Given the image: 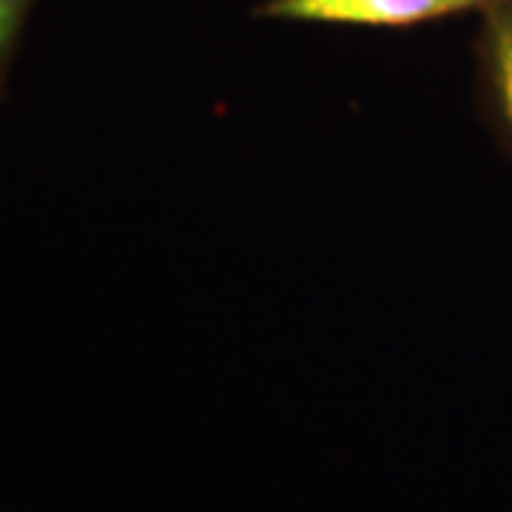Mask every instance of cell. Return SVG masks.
Segmentation results:
<instances>
[{"label":"cell","mask_w":512,"mask_h":512,"mask_svg":"<svg viewBox=\"0 0 512 512\" xmlns=\"http://www.w3.org/2000/svg\"><path fill=\"white\" fill-rule=\"evenodd\" d=\"M490 6H495L493 0H268L259 15L299 23L407 29L461 12H487Z\"/></svg>","instance_id":"cell-1"},{"label":"cell","mask_w":512,"mask_h":512,"mask_svg":"<svg viewBox=\"0 0 512 512\" xmlns=\"http://www.w3.org/2000/svg\"><path fill=\"white\" fill-rule=\"evenodd\" d=\"M484 72L501 126L512 140V3H495L484 12Z\"/></svg>","instance_id":"cell-2"},{"label":"cell","mask_w":512,"mask_h":512,"mask_svg":"<svg viewBox=\"0 0 512 512\" xmlns=\"http://www.w3.org/2000/svg\"><path fill=\"white\" fill-rule=\"evenodd\" d=\"M37 0H0V83Z\"/></svg>","instance_id":"cell-3"},{"label":"cell","mask_w":512,"mask_h":512,"mask_svg":"<svg viewBox=\"0 0 512 512\" xmlns=\"http://www.w3.org/2000/svg\"><path fill=\"white\" fill-rule=\"evenodd\" d=\"M493 3H512V0H493Z\"/></svg>","instance_id":"cell-4"}]
</instances>
